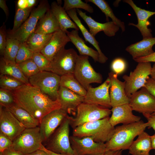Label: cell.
<instances>
[{
	"label": "cell",
	"mask_w": 155,
	"mask_h": 155,
	"mask_svg": "<svg viewBox=\"0 0 155 155\" xmlns=\"http://www.w3.org/2000/svg\"><path fill=\"white\" fill-rule=\"evenodd\" d=\"M108 76L111 83L109 93L112 107L129 104L130 98L125 92V82L120 81L118 75L113 71L109 73Z\"/></svg>",
	"instance_id": "17"
},
{
	"label": "cell",
	"mask_w": 155,
	"mask_h": 155,
	"mask_svg": "<svg viewBox=\"0 0 155 155\" xmlns=\"http://www.w3.org/2000/svg\"><path fill=\"white\" fill-rule=\"evenodd\" d=\"M0 72L1 74L14 77L25 84H30L28 79L23 74L18 64L16 63L7 61L3 57L0 59Z\"/></svg>",
	"instance_id": "30"
},
{
	"label": "cell",
	"mask_w": 155,
	"mask_h": 155,
	"mask_svg": "<svg viewBox=\"0 0 155 155\" xmlns=\"http://www.w3.org/2000/svg\"><path fill=\"white\" fill-rule=\"evenodd\" d=\"M25 155H49L46 152L41 149L38 150L32 153L25 154Z\"/></svg>",
	"instance_id": "52"
},
{
	"label": "cell",
	"mask_w": 155,
	"mask_h": 155,
	"mask_svg": "<svg viewBox=\"0 0 155 155\" xmlns=\"http://www.w3.org/2000/svg\"><path fill=\"white\" fill-rule=\"evenodd\" d=\"M57 99L60 102L62 109L68 114L75 115L78 106L84 102V97L60 86Z\"/></svg>",
	"instance_id": "18"
},
{
	"label": "cell",
	"mask_w": 155,
	"mask_h": 155,
	"mask_svg": "<svg viewBox=\"0 0 155 155\" xmlns=\"http://www.w3.org/2000/svg\"><path fill=\"white\" fill-rule=\"evenodd\" d=\"M63 8L67 11L73 9H82L90 13L94 12L93 8L81 0H64Z\"/></svg>",
	"instance_id": "37"
},
{
	"label": "cell",
	"mask_w": 155,
	"mask_h": 155,
	"mask_svg": "<svg viewBox=\"0 0 155 155\" xmlns=\"http://www.w3.org/2000/svg\"><path fill=\"white\" fill-rule=\"evenodd\" d=\"M10 111L23 125L25 128L38 127L40 121L33 117L30 113L15 103L5 107Z\"/></svg>",
	"instance_id": "29"
},
{
	"label": "cell",
	"mask_w": 155,
	"mask_h": 155,
	"mask_svg": "<svg viewBox=\"0 0 155 155\" xmlns=\"http://www.w3.org/2000/svg\"><path fill=\"white\" fill-rule=\"evenodd\" d=\"M152 148V149H154L155 151V134L150 136Z\"/></svg>",
	"instance_id": "55"
},
{
	"label": "cell",
	"mask_w": 155,
	"mask_h": 155,
	"mask_svg": "<svg viewBox=\"0 0 155 155\" xmlns=\"http://www.w3.org/2000/svg\"><path fill=\"white\" fill-rule=\"evenodd\" d=\"M71 147L76 155H102L106 150L105 143L97 142L90 137L70 136Z\"/></svg>",
	"instance_id": "12"
},
{
	"label": "cell",
	"mask_w": 155,
	"mask_h": 155,
	"mask_svg": "<svg viewBox=\"0 0 155 155\" xmlns=\"http://www.w3.org/2000/svg\"><path fill=\"white\" fill-rule=\"evenodd\" d=\"M60 30L59 25L50 8L38 21L34 32L47 34Z\"/></svg>",
	"instance_id": "25"
},
{
	"label": "cell",
	"mask_w": 155,
	"mask_h": 155,
	"mask_svg": "<svg viewBox=\"0 0 155 155\" xmlns=\"http://www.w3.org/2000/svg\"><path fill=\"white\" fill-rule=\"evenodd\" d=\"M150 75L151 78L155 80V63L154 64L152 67Z\"/></svg>",
	"instance_id": "56"
},
{
	"label": "cell",
	"mask_w": 155,
	"mask_h": 155,
	"mask_svg": "<svg viewBox=\"0 0 155 155\" xmlns=\"http://www.w3.org/2000/svg\"><path fill=\"white\" fill-rule=\"evenodd\" d=\"M1 153L3 155H25L23 153L10 148Z\"/></svg>",
	"instance_id": "48"
},
{
	"label": "cell",
	"mask_w": 155,
	"mask_h": 155,
	"mask_svg": "<svg viewBox=\"0 0 155 155\" xmlns=\"http://www.w3.org/2000/svg\"><path fill=\"white\" fill-rule=\"evenodd\" d=\"M152 115H155V112L154 113H153L152 114Z\"/></svg>",
	"instance_id": "57"
},
{
	"label": "cell",
	"mask_w": 155,
	"mask_h": 155,
	"mask_svg": "<svg viewBox=\"0 0 155 155\" xmlns=\"http://www.w3.org/2000/svg\"><path fill=\"white\" fill-rule=\"evenodd\" d=\"M68 114L61 108L54 110L45 115L40 122V134L43 141H47Z\"/></svg>",
	"instance_id": "15"
},
{
	"label": "cell",
	"mask_w": 155,
	"mask_h": 155,
	"mask_svg": "<svg viewBox=\"0 0 155 155\" xmlns=\"http://www.w3.org/2000/svg\"><path fill=\"white\" fill-rule=\"evenodd\" d=\"M73 74L87 90L91 84L101 83L103 79L102 75L93 68L87 56L78 55Z\"/></svg>",
	"instance_id": "10"
},
{
	"label": "cell",
	"mask_w": 155,
	"mask_h": 155,
	"mask_svg": "<svg viewBox=\"0 0 155 155\" xmlns=\"http://www.w3.org/2000/svg\"><path fill=\"white\" fill-rule=\"evenodd\" d=\"M24 84L22 81L12 76L0 74V88L13 91Z\"/></svg>",
	"instance_id": "36"
},
{
	"label": "cell",
	"mask_w": 155,
	"mask_h": 155,
	"mask_svg": "<svg viewBox=\"0 0 155 155\" xmlns=\"http://www.w3.org/2000/svg\"><path fill=\"white\" fill-rule=\"evenodd\" d=\"M60 86L66 88L83 97L87 92V90L76 79L73 74H68L61 76Z\"/></svg>",
	"instance_id": "32"
},
{
	"label": "cell",
	"mask_w": 155,
	"mask_h": 155,
	"mask_svg": "<svg viewBox=\"0 0 155 155\" xmlns=\"http://www.w3.org/2000/svg\"><path fill=\"white\" fill-rule=\"evenodd\" d=\"M50 8L47 1H42L32 10L27 20L16 30L7 32V37L17 39L20 42H25L28 37L34 32L39 20Z\"/></svg>",
	"instance_id": "6"
},
{
	"label": "cell",
	"mask_w": 155,
	"mask_h": 155,
	"mask_svg": "<svg viewBox=\"0 0 155 155\" xmlns=\"http://www.w3.org/2000/svg\"><path fill=\"white\" fill-rule=\"evenodd\" d=\"M32 8L21 9L17 6L16 8L13 26L12 29L8 31L13 32L18 30L29 16Z\"/></svg>",
	"instance_id": "35"
},
{
	"label": "cell",
	"mask_w": 155,
	"mask_h": 155,
	"mask_svg": "<svg viewBox=\"0 0 155 155\" xmlns=\"http://www.w3.org/2000/svg\"><path fill=\"white\" fill-rule=\"evenodd\" d=\"M155 44V37L143 39L128 46L125 50L133 59L149 56L154 53L153 46Z\"/></svg>",
	"instance_id": "23"
},
{
	"label": "cell",
	"mask_w": 155,
	"mask_h": 155,
	"mask_svg": "<svg viewBox=\"0 0 155 155\" xmlns=\"http://www.w3.org/2000/svg\"><path fill=\"white\" fill-rule=\"evenodd\" d=\"M32 59L40 71H49L51 61L40 52L34 53Z\"/></svg>",
	"instance_id": "40"
},
{
	"label": "cell",
	"mask_w": 155,
	"mask_h": 155,
	"mask_svg": "<svg viewBox=\"0 0 155 155\" xmlns=\"http://www.w3.org/2000/svg\"><path fill=\"white\" fill-rule=\"evenodd\" d=\"M0 155H3L0 152Z\"/></svg>",
	"instance_id": "58"
},
{
	"label": "cell",
	"mask_w": 155,
	"mask_h": 155,
	"mask_svg": "<svg viewBox=\"0 0 155 155\" xmlns=\"http://www.w3.org/2000/svg\"><path fill=\"white\" fill-rule=\"evenodd\" d=\"M86 2L92 3L97 6L105 15L106 20L109 22V18L112 20V21L115 23L120 28L122 32H124L125 27L124 22L121 21L115 15L113 11L108 3L104 0H86Z\"/></svg>",
	"instance_id": "33"
},
{
	"label": "cell",
	"mask_w": 155,
	"mask_h": 155,
	"mask_svg": "<svg viewBox=\"0 0 155 155\" xmlns=\"http://www.w3.org/2000/svg\"><path fill=\"white\" fill-rule=\"evenodd\" d=\"M61 76L53 72L40 71L28 79L29 84L52 99H57Z\"/></svg>",
	"instance_id": "7"
},
{
	"label": "cell",
	"mask_w": 155,
	"mask_h": 155,
	"mask_svg": "<svg viewBox=\"0 0 155 155\" xmlns=\"http://www.w3.org/2000/svg\"></svg>",
	"instance_id": "59"
},
{
	"label": "cell",
	"mask_w": 155,
	"mask_h": 155,
	"mask_svg": "<svg viewBox=\"0 0 155 155\" xmlns=\"http://www.w3.org/2000/svg\"><path fill=\"white\" fill-rule=\"evenodd\" d=\"M67 14L82 32L86 42L91 44L96 49L99 54V62L101 63H105L108 59L102 52L98 44V42L88 30L82 23L78 17L76 9H73L66 11Z\"/></svg>",
	"instance_id": "24"
},
{
	"label": "cell",
	"mask_w": 155,
	"mask_h": 155,
	"mask_svg": "<svg viewBox=\"0 0 155 155\" xmlns=\"http://www.w3.org/2000/svg\"><path fill=\"white\" fill-rule=\"evenodd\" d=\"M0 7L4 11L6 17H7L9 15V11L5 0H0Z\"/></svg>",
	"instance_id": "49"
},
{
	"label": "cell",
	"mask_w": 155,
	"mask_h": 155,
	"mask_svg": "<svg viewBox=\"0 0 155 155\" xmlns=\"http://www.w3.org/2000/svg\"><path fill=\"white\" fill-rule=\"evenodd\" d=\"M14 103V98L12 91L0 88V105L6 107Z\"/></svg>",
	"instance_id": "41"
},
{
	"label": "cell",
	"mask_w": 155,
	"mask_h": 155,
	"mask_svg": "<svg viewBox=\"0 0 155 155\" xmlns=\"http://www.w3.org/2000/svg\"><path fill=\"white\" fill-rule=\"evenodd\" d=\"M42 142L39 127L26 128L13 141L10 148L29 154L40 149Z\"/></svg>",
	"instance_id": "8"
},
{
	"label": "cell",
	"mask_w": 155,
	"mask_h": 155,
	"mask_svg": "<svg viewBox=\"0 0 155 155\" xmlns=\"http://www.w3.org/2000/svg\"><path fill=\"white\" fill-rule=\"evenodd\" d=\"M110 86V81L108 77L97 87L93 88L90 86L84 97V102L109 108L112 107L109 93Z\"/></svg>",
	"instance_id": "16"
},
{
	"label": "cell",
	"mask_w": 155,
	"mask_h": 155,
	"mask_svg": "<svg viewBox=\"0 0 155 155\" xmlns=\"http://www.w3.org/2000/svg\"><path fill=\"white\" fill-rule=\"evenodd\" d=\"M122 150H107L102 155H122Z\"/></svg>",
	"instance_id": "50"
},
{
	"label": "cell",
	"mask_w": 155,
	"mask_h": 155,
	"mask_svg": "<svg viewBox=\"0 0 155 155\" xmlns=\"http://www.w3.org/2000/svg\"><path fill=\"white\" fill-rule=\"evenodd\" d=\"M126 66L125 61L119 58L114 59L111 65L113 72L117 75L123 72L125 69Z\"/></svg>",
	"instance_id": "42"
},
{
	"label": "cell",
	"mask_w": 155,
	"mask_h": 155,
	"mask_svg": "<svg viewBox=\"0 0 155 155\" xmlns=\"http://www.w3.org/2000/svg\"><path fill=\"white\" fill-rule=\"evenodd\" d=\"M70 40L65 32L61 30L54 33L51 40L40 53L50 61L55 55Z\"/></svg>",
	"instance_id": "22"
},
{
	"label": "cell",
	"mask_w": 155,
	"mask_h": 155,
	"mask_svg": "<svg viewBox=\"0 0 155 155\" xmlns=\"http://www.w3.org/2000/svg\"><path fill=\"white\" fill-rule=\"evenodd\" d=\"M53 33L45 34L34 32L25 42L28 48L33 53L40 52L49 42Z\"/></svg>",
	"instance_id": "31"
},
{
	"label": "cell",
	"mask_w": 155,
	"mask_h": 155,
	"mask_svg": "<svg viewBox=\"0 0 155 155\" xmlns=\"http://www.w3.org/2000/svg\"><path fill=\"white\" fill-rule=\"evenodd\" d=\"M34 53L27 47L25 42H21L16 58V63L19 64L32 59Z\"/></svg>",
	"instance_id": "39"
},
{
	"label": "cell",
	"mask_w": 155,
	"mask_h": 155,
	"mask_svg": "<svg viewBox=\"0 0 155 155\" xmlns=\"http://www.w3.org/2000/svg\"><path fill=\"white\" fill-rule=\"evenodd\" d=\"M111 111L112 115L109 121L113 127L119 124H127L141 120L140 117L133 114V110L129 104L112 107Z\"/></svg>",
	"instance_id": "20"
},
{
	"label": "cell",
	"mask_w": 155,
	"mask_h": 155,
	"mask_svg": "<svg viewBox=\"0 0 155 155\" xmlns=\"http://www.w3.org/2000/svg\"><path fill=\"white\" fill-rule=\"evenodd\" d=\"M25 129L10 111L0 105V132L13 141Z\"/></svg>",
	"instance_id": "14"
},
{
	"label": "cell",
	"mask_w": 155,
	"mask_h": 155,
	"mask_svg": "<svg viewBox=\"0 0 155 155\" xmlns=\"http://www.w3.org/2000/svg\"><path fill=\"white\" fill-rule=\"evenodd\" d=\"M124 2L129 4L134 10L137 16L138 23L137 24L129 23V25H131L137 28L140 31L143 39L152 37V30L148 28L150 24L149 19L155 14V11H152L142 9L137 6L132 0H125Z\"/></svg>",
	"instance_id": "19"
},
{
	"label": "cell",
	"mask_w": 155,
	"mask_h": 155,
	"mask_svg": "<svg viewBox=\"0 0 155 155\" xmlns=\"http://www.w3.org/2000/svg\"><path fill=\"white\" fill-rule=\"evenodd\" d=\"M152 149L150 136L144 131L138 135L128 150L131 155H150Z\"/></svg>",
	"instance_id": "28"
},
{
	"label": "cell",
	"mask_w": 155,
	"mask_h": 155,
	"mask_svg": "<svg viewBox=\"0 0 155 155\" xmlns=\"http://www.w3.org/2000/svg\"><path fill=\"white\" fill-rule=\"evenodd\" d=\"M7 33L4 23L0 28V53L3 56L7 42Z\"/></svg>",
	"instance_id": "44"
},
{
	"label": "cell",
	"mask_w": 155,
	"mask_h": 155,
	"mask_svg": "<svg viewBox=\"0 0 155 155\" xmlns=\"http://www.w3.org/2000/svg\"><path fill=\"white\" fill-rule=\"evenodd\" d=\"M18 64L23 74L28 79L40 71L32 59Z\"/></svg>",
	"instance_id": "38"
},
{
	"label": "cell",
	"mask_w": 155,
	"mask_h": 155,
	"mask_svg": "<svg viewBox=\"0 0 155 155\" xmlns=\"http://www.w3.org/2000/svg\"><path fill=\"white\" fill-rule=\"evenodd\" d=\"M152 67L150 62H140L129 75L123 76L125 82V92L130 98L132 94L144 87L147 78L150 75Z\"/></svg>",
	"instance_id": "9"
},
{
	"label": "cell",
	"mask_w": 155,
	"mask_h": 155,
	"mask_svg": "<svg viewBox=\"0 0 155 155\" xmlns=\"http://www.w3.org/2000/svg\"><path fill=\"white\" fill-rule=\"evenodd\" d=\"M129 104L133 111L144 116L155 112V97L144 87L131 95Z\"/></svg>",
	"instance_id": "13"
},
{
	"label": "cell",
	"mask_w": 155,
	"mask_h": 155,
	"mask_svg": "<svg viewBox=\"0 0 155 155\" xmlns=\"http://www.w3.org/2000/svg\"><path fill=\"white\" fill-rule=\"evenodd\" d=\"M66 34L69 37L71 42L78 49L80 55L90 56L95 62H99V55L97 51L88 47L86 44L84 40L79 36L78 30H74L71 32L68 31Z\"/></svg>",
	"instance_id": "27"
},
{
	"label": "cell",
	"mask_w": 155,
	"mask_h": 155,
	"mask_svg": "<svg viewBox=\"0 0 155 155\" xmlns=\"http://www.w3.org/2000/svg\"><path fill=\"white\" fill-rule=\"evenodd\" d=\"M50 9L57 20L61 30L66 33L68 32L67 29L69 28H73L78 31L79 30L61 5L53 1L51 3Z\"/></svg>",
	"instance_id": "26"
},
{
	"label": "cell",
	"mask_w": 155,
	"mask_h": 155,
	"mask_svg": "<svg viewBox=\"0 0 155 155\" xmlns=\"http://www.w3.org/2000/svg\"><path fill=\"white\" fill-rule=\"evenodd\" d=\"M148 123L142 120L116 127L110 139L105 143L107 150L129 149L134 138L148 127Z\"/></svg>",
	"instance_id": "2"
},
{
	"label": "cell",
	"mask_w": 155,
	"mask_h": 155,
	"mask_svg": "<svg viewBox=\"0 0 155 155\" xmlns=\"http://www.w3.org/2000/svg\"><path fill=\"white\" fill-rule=\"evenodd\" d=\"M13 141L7 135L0 132V152L10 148Z\"/></svg>",
	"instance_id": "43"
},
{
	"label": "cell",
	"mask_w": 155,
	"mask_h": 155,
	"mask_svg": "<svg viewBox=\"0 0 155 155\" xmlns=\"http://www.w3.org/2000/svg\"><path fill=\"white\" fill-rule=\"evenodd\" d=\"M68 116L48 140L45 148L53 152L67 155H76L70 140V120Z\"/></svg>",
	"instance_id": "5"
},
{
	"label": "cell",
	"mask_w": 155,
	"mask_h": 155,
	"mask_svg": "<svg viewBox=\"0 0 155 155\" xmlns=\"http://www.w3.org/2000/svg\"><path fill=\"white\" fill-rule=\"evenodd\" d=\"M78 55L73 49L63 48L51 61L49 71L61 76L73 74Z\"/></svg>",
	"instance_id": "11"
},
{
	"label": "cell",
	"mask_w": 155,
	"mask_h": 155,
	"mask_svg": "<svg viewBox=\"0 0 155 155\" xmlns=\"http://www.w3.org/2000/svg\"><path fill=\"white\" fill-rule=\"evenodd\" d=\"M17 6L21 9H25L27 7V0H19L17 1Z\"/></svg>",
	"instance_id": "51"
},
{
	"label": "cell",
	"mask_w": 155,
	"mask_h": 155,
	"mask_svg": "<svg viewBox=\"0 0 155 155\" xmlns=\"http://www.w3.org/2000/svg\"><path fill=\"white\" fill-rule=\"evenodd\" d=\"M133 60L138 63L140 62H154L155 63V52L147 56L137 58Z\"/></svg>",
	"instance_id": "46"
},
{
	"label": "cell",
	"mask_w": 155,
	"mask_h": 155,
	"mask_svg": "<svg viewBox=\"0 0 155 155\" xmlns=\"http://www.w3.org/2000/svg\"><path fill=\"white\" fill-rule=\"evenodd\" d=\"M40 149L46 152L49 155H67L63 154L57 153L51 151L47 149L42 144L41 145Z\"/></svg>",
	"instance_id": "53"
},
{
	"label": "cell",
	"mask_w": 155,
	"mask_h": 155,
	"mask_svg": "<svg viewBox=\"0 0 155 155\" xmlns=\"http://www.w3.org/2000/svg\"><path fill=\"white\" fill-rule=\"evenodd\" d=\"M109 108L83 102L77 107L75 117L70 116V125L74 129L85 123L109 117Z\"/></svg>",
	"instance_id": "4"
},
{
	"label": "cell",
	"mask_w": 155,
	"mask_h": 155,
	"mask_svg": "<svg viewBox=\"0 0 155 155\" xmlns=\"http://www.w3.org/2000/svg\"><path fill=\"white\" fill-rule=\"evenodd\" d=\"M20 42L18 40L7 37L6 46L3 55L5 60L16 63V58Z\"/></svg>",
	"instance_id": "34"
},
{
	"label": "cell",
	"mask_w": 155,
	"mask_h": 155,
	"mask_svg": "<svg viewBox=\"0 0 155 155\" xmlns=\"http://www.w3.org/2000/svg\"><path fill=\"white\" fill-rule=\"evenodd\" d=\"M147 120L148 128H152L155 132V115H148L144 116Z\"/></svg>",
	"instance_id": "47"
},
{
	"label": "cell",
	"mask_w": 155,
	"mask_h": 155,
	"mask_svg": "<svg viewBox=\"0 0 155 155\" xmlns=\"http://www.w3.org/2000/svg\"><path fill=\"white\" fill-rule=\"evenodd\" d=\"M144 87L155 97V80L149 77L146 80Z\"/></svg>",
	"instance_id": "45"
},
{
	"label": "cell",
	"mask_w": 155,
	"mask_h": 155,
	"mask_svg": "<svg viewBox=\"0 0 155 155\" xmlns=\"http://www.w3.org/2000/svg\"><path fill=\"white\" fill-rule=\"evenodd\" d=\"M28 8H32L36 3V0H27Z\"/></svg>",
	"instance_id": "54"
},
{
	"label": "cell",
	"mask_w": 155,
	"mask_h": 155,
	"mask_svg": "<svg viewBox=\"0 0 155 155\" xmlns=\"http://www.w3.org/2000/svg\"><path fill=\"white\" fill-rule=\"evenodd\" d=\"M110 117L85 123L73 129L72 135L82 138L90 137L97 142L105 143L112 137L115 127L109 121Z\"/></svg>",
	"instance_id": "3"
},
{
	"label": "cell",
	"mask_w": 155,
	"mask_h": 155,
	"mask_svg": "<svg viewBox=\"0 0 155 155\" xmlns=\"http://www.w3.org/2000/svg\"><path fill=\"white\" fill-rule=\"evenodd\" d=\"M12 92L15 102L40 122L48 113L61 108L57 99H52L30 84H24Z\"/></svg>",
	"instance_id": "1"
},
{
	"label": "cell",
	"mask_w": 155,
	"mask_h": 155,
	"mask_svg": "<svg viewBox=\"0 0 155 155\" xmlns=\"http://www.w3.org/2000/svg\"><path fill=\"white\" fill-rule=\"evenodd\" d=\"M76 11L87 24L90 32L94 37L101 31H103L108 36H114L120 28L112 21L100 23L95 21L91 17L88 16L86 13L79 9H77Z\"/></svg>",
	"instance_id": "21"
}]
</instances>
